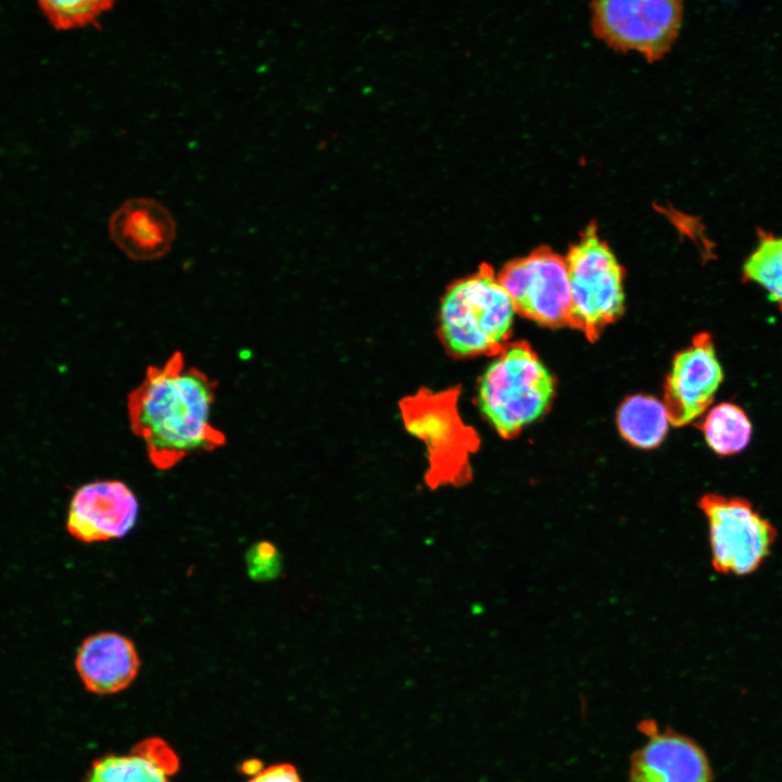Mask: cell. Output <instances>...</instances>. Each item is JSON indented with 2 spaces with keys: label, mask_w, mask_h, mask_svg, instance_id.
<instances>
[{
  "label": "cell",
  "mask_w": 782,
  "mask_h": 782,
  "mask_svg": "<svg viewBox=\"0 0 782 782\" xmlns=\"http://www.w3.org/2000/svg\"><path fill=\"white\" fill-rule=\"evenodd\" d=\"M216 389V381L189 365L180 351L147 368L128 393L126 409L133 433L156 469L225 444V433L213 422Z\"/></svg>",
  "instance_id": "cell-1"
},
{
  "label": "cell",
  "mask_w": 782,
  "mask_h": 782,
  "mask_svg": "<svg viewBox=\"0 0 782 782\" xmlns=\"http://www.w3.org/2000/svg\"><path fill=\"white\" fill-rule=\"evenodd\" d=\"M555 381L525 341L505 344L482 374L478 404L504 439H513L548 409Z\"/></svg>",
  "instance_id": "cell-2"
},
{
  "label": "cell",
  "mask_w": 782,
  "mask_h": 782,
  "mask_svg": "<svg viewBox=\"0 0 782 782\" xmlns=\"http://www.w3.org/2000/svg\"><path fill=\"white\" fill-rule=\"evenodd\" d=\"M515 313L499 278L483 265L446 291L440 306L443 341L458 356L496 354L510 336Z\"/></svg>",
  "instance_id": "cell-3"
},
{
  "label": "cell",
  "mask_w": 782,
  "mask_h": 782,
  "mask_svg": "<svg viewBox=\"0 0 782 782\" xmlns=\"http://www.w3.org/2000/svg\"><path fill=\"white\" fill-rule=\"evenodd\" d=\"M570 289V324L594 341L625 311L623 268L590 224L565 257Z\"/></svg>",
  "instance_id": "cell-4"
},
{
  "label": "cell",
  "mask_w": 782,
  "mask_h": 782,
  "mask_svg": "<svg viewBox=\"0 0 782 782\" xmlns=\"http://www.w3.org/2000/svg\"><path fill=\"white\" fill-rule=\"evenodd\" d=\"M697 504L708 522L714 569L735 576L757 571L775 542L774 526L744 497L706 493Z\"/></svg>",
  "instance_id": "cell-5"
},
{
  "label": "cell",
  "mask_w": 782,
  "mask_h": 782,
  "mask_svg": "<svg viewBox=\"0 0 782 782\" xmlns=\"http://www.w3.org/2000/svg\"><path fill=\"white\" fill-rule=\"evenodd\" d=\"M452 399H411L403 408L408 431L421 439L428 451L426 482L431 489L461 487L471 479L470 455L479 445L477 433L462 422Z\"/></svg>",
  "instance_id": "cell-6"
},
{
  "label": "cell",
  "mask_w": 782,
  "mask_h": 782,
  "mask_svg": "<svg viewBox=\"0 0 782 782\" xmlns=\"http://www.w3.org/2000/svg\"><path fill=\"white\" fill-rule=\"evenodd\" d=\"M594 33L610 47L660 59L678 37L682 2L673 0H604L592 3Z\"/></svg>",
  "instance_id": "cell-7"
},
{
  "label": "cell",
  "mask_w": 782,
  "mask_h": 782,
  "mask_svg": "<svg viewBox=\"0 0 782 782\" xmlns=\"http://www.w3.org/2000/svg\"><path fill=\"white\" fill-rule=\"evenodd\" d=\"M497 278L516 313L547 327L569 326L571 301L565 257L540 247L507 263Z\"/></svg>",
  "instance_id": "cell-8"
},
{
  "label": "cell",
  "mask_w": 782,
  "mask_h": 782,
  "mask_svg": "<svg viewBox=\"0 0 782 782\" xmlns=\"http://www.w3.org/2000/svg\"><path fill=\"white\" fill-rule=\"evenodd\" d=\"M722 380L711 336L697 333L692 344L676 355L665 383L663 403L669 422L681 427L699 417L712 403Z\"/></svg>",
  "instance_id": "cell-9"
},
{
  "label": "cell",
  "mask_w": 782,
  "mask_h": 782,
  "mask_svg": "<svg viewBox=\"0 0 782 782\" xmlns=\"http://www.w3.org/2000/svg\"><path fill=\"white\" fill-rule=\"evenodd\" d=\"M139 504L119 480H99L80 485L73 494L67 517L68 533L84 543L121 539L136 525Z\"/></svg>",
  "instance_id": "cell-10"
},
{
  "label": "cell",
  "mask_w": 782,
  "mask_h": 782,
  "mask_svg": "<svg viewBox=\"0 0 782 782\" xmlns=\"http://www.w3.org/2000/svg\"><path fill=\"white\" fill-rule=\"evenodd\" d=\"M639 730L648 739L630 756L629 782H712L704 749L691 737L654 720H642Z\"/></svg>",
  "instance_id": "cell-11"
},
{
  "label": "cell",
  "mask_w": 782,
  "mask_h": 782,
  "mask_svg": "<svg viewBox=\"0 0 782 782\" xmlns=\"http://www.w3.org/2000/svg\"><path fill=\"white\" fill-rule=\"evenodd\" d=\"M113 243L136 262L155 261L166 255L176 239L177 224L169 210L150 197L123 202L109 219Z\"/></svg>",
  "instance_id": "cell-12"
},
{
  "label": "cell",
  "mask_w": 782,
  "mask_h": 782,
  "mask_svg": "<svg viewBox=\"0 0 782 782\" xmlns=\"http://www.w3.org/2000/svg\"><path fill=\"white\" fill-rule=\"evenodd\" d=\"M139 667L134 643L116 632L87 636L75 657V668L85 688L100 695L126 689L137 677Z\"/></svg>",
  "instance_id": "cell-13"
},
{
  "label": "cell",
  "mask_w": 782,
  "mask_h": 782,
  "mask_svg": "<svg viewBox=\"0 0 782 782\" xmlns=\"http://www.w3.org/2000/svg\"><path fill=\"white\" fill-rule=\"evenodd\" d=\"M179 759L167 742L149 737L126 755H108L91 765L86 782H173Z\"/></svg>",
  "instance_id": "cell-14"
},
{
  "label": "cell",
  "mask_w": 782,
  "mask_h": 782,
  "mask_svg": "<svg viewBox=\"0 0 782 782\" xmlns=\"http://www.w3.org/2000/svg\"><path fill=\"white\" fill-rule=\"evenodd\" d=\"M669 419L663 402L647 395H632L617 412V426L621 436L632 445L651 450L665 439Z\"/></svg>",
  "instance_id": "cell-15"
},
{
  "label": "cell",
  "mask_w": 782,
  "mask_h": 782,
  "mask_svg": "<svg viewBox=\"0 0 782 782\" xmlns=\"http://www.w3.org/2000/svg\"><path fill=\"white\" fill-rule=\"evenodd\" d=\"M699 428L708 446L720 456L741 453L753 434V425L745 411L730 402L714 406Z\"/></svg>",
  "instance_id": "cell-16"
},
{
  "label": "cell",
  "mask_w": 782,
  "mask_h": 782,
  "mask_svg": "<svg viewBox=\"0 0 782 782\" xmlns=\"http://www.w3.org/2000/svg\"><path fill=\"white\" fill-rule=\"evenodd\" d=\"M742 277L762 288L782 311V237L761 234L743 264Z\"/></svg>",
  "instance_id": "cell-17"
},
{
  "label": "cell",
  "mask_w": 782,
  "mask_h": 782,
  "mask_svg": "<svg viewBox=\"0 0 782 782\" xmlns=\"http://www.w3.org/2000/svg\"><path fill=\"white\" fill-rule=\"evenodd\" d=\"M39 10L51 26L58 30L80 28L87 25L99 27V17L111 11L114 1L111 0H40Z\"/></svg>",
  "instance_id": "cell-18"
},
{
  "label": "cell",
  "mask_w": 782,
  "mask_h": 782,
  "mask_svg": "<svg viewBox=\"0 0 782 782\" xmlns=\"http://www.w3.org/2000/svg\"><path fill=\"white\" fill-rule=\"evenodd\" d=\"M245 562L249 575L252 579L258 581L275 578L281 567L277 547L266 541L251 546L247 553Z\"/></svg>",
  "instance_id": "cell-19"
},
{
  "label": "cell",
  "mask_w": 782,
  "mask_h": 782,
  "mask_svg": "<svg viewBox=\"0 0 782 782\" xmlns=\"http://www.w3.org/2000/svg\"><path fill=\"white\" fill-rule=\"evenodd\" d=\"M249 782H303L291 764H277L254 773Z\"/></svg>",
  "instance_id": "cell-20"
}]
</instances>
